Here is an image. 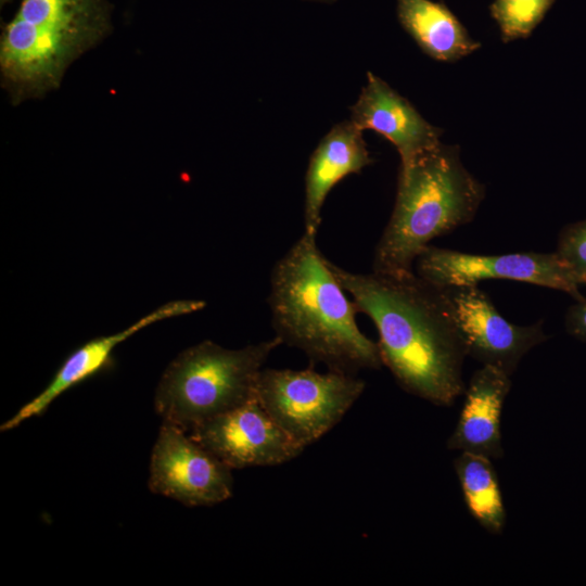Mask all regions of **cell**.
<instances>
[{"instance_id":"obj_1","label":"cell","mask_w":586,"mask_h":586,"mask_svg":"<svg viewBox=\"0 0 586 586\" xmlns=\"http://www.w3.org/2000/svg\"><path fill=\"white\" fill-rule=\"evenodd\" d=\"M329 265L374 323L382 364L397 384L437 406L453 405L466 391L467 352L446 289L413 270L356 273Z\"/></svg>"},{"instance_id":"obj_2","label":"cell","mask_w":586,"mask_h":586,"mask_svg":"<svg viewBox=\"0 0 586 586\" xmlns=\"http://www.w3.org/2000/svg\"><path fill=\"white\" fill-rule=\"evenodd\" d=\"M345 292L316 235L304 232L271 271L268 304L276 335L328 370L379 369L378 343L360 331L359 310Z\"/></svg>"},{"instance_id":"obj_3","label":"cell","mask_w":586,"mask_h":586,"mask_svg":"<svg viewBox=\"0 0 586 586\" xmlns=\"http://www.w3.org/2000/svg\"><path fill=\"white\" fill-rule=\"evenodd\" d=\"M109 0H22L2 25L0 81L11 103L56 90L78 58L113 30Z\"/></svg>"},{"instance_id":"obj_4","label":"cell","mask_w":586,"mask_h":586,"mask_svg":"<svg viewBox=\"0 0 586 586\" xmlns=\"http://www.w3.org/2000/svg\"><path fill=\"white\" fill-rule=\"evenodd\" d=\"M485 186L442 142L400 165L395 205L374 250L372 271L413 270L430 242L472 221Z\"/></svg>"},{"instance_id":"obj_5","label":"cell","mask_w":586,"mask_h":586,"mask_svg":"<svg viewBox=\"0 0 586 586\" xmlns=\"http://www.w3.org/2000/svg\"><path fill=\"white\" fill-rule=\"evenodd\" d=\"M282 344L275 335L230 349L203 341L178 354L163 372L154 407L164 422L189 432L195 425L256 397L258 375Z\"/></svg>"},{"instance_id":"obj_6","label":"cell","mask_w":586,"mask_h":586,"mask_svg":"<svg viewBox=\"0 0 586 586\" xmlns=\"http://www.w3.org/2000/svg\"><path fill=\"white\" fill-rule=\"evenodd\" d=\"M365 386V381L352 373L263 368L256 397L279 425L305 448L344 418Z\"/></svg>"},{"instance_id":"obj_7","label":"cell","mask_w":586,"mask_h":586,"mask_svg":"<svg viewBox=\"0 0 586 586\" xmlns=\"http://www.w3.org/2000/svg\"><path fill=\"white\" fill-rule=\"evenodd\" d=\"M416 273L442 288L479 285L488 279L514 280L583 297L582 285L556 252L499 255L464 253L429 245L416 260Z\"/></svg>"},{"instance_id":"obj_8","label":"cell","mask_w":586,"mask_h":586,"mask_svg":"<svg viewBox=\"0 0 586 586\" xmlns=\"http://www.w3.org/2000/svg\"><path fill=\"white\" fill-rule=\"evenodd\" d=\"M231 471L187 431L163 421L151 454V492L190 507L220 504L232 496Z\"/></svg>"},{"instance_id":"obj_9","label":"cell","mask_w":586,"mask_h":586,"mask_svg":"<svg viewBox=\"0 0 586 586\" xmlns=\"http://www.w3.org/2000/svg\"><path fill=\"white\" fill-rule=\"evenodd\" d=\"M188 433L231 470L282 464L305 449L257 397L203 421Z\"/></svg>"},{"instance_id":"obj_10","label":"cell","mask_w":586,"mask_h":586,"mask_svg":"<svg viewBox=\"0 0 586 586\" xmlns=\"http://www.w3.org/2000/svg\"><path fill=\"white\" fill-rule=\"evenodd\" d=\"M445 289L467 356L482 365L511 377L523 356L547 340L542 321L528 326L508 321L479 285Z\"/></svg>"},{"instance_id":"obj_11","label":"cell","mask_w":586,"mask_h":586,"mask_svg":"<svg viewBox=\"0 0 586 586\" xmlns=\"http://www.w3.org/2000/svg\"><path fill=\"white\" fill-rule=\"evenodd\" d=\"M204 306L205 303L199 300L171 301L123 331L92 339L79 346L63 361L49 384L1 425V431L12 430L33 417L41 416L71 387L109 368L114 348L140 330L157 321L198 311Z\"/></svg>"},{"instance_id":"obj_12","label":"cell","mask_w":586,"mask_h":586,"mask_svg":"<svg viewBox=\"0 0 586 586\" xmlns=\"http://www.w3.org/2000/svg\"><path fill=\"white\" fill-rule=\"evenodd\" d=\"M351 120L360 130L371 129L387 139L400 156V165L441 143L442 129L428 123L416 107L371 72Z\"/></svg>"},{"instance_id":"obj_13","label":"cell","mask_w":586,"mask_h":586,"mask_svg":"<svg viewBox=\"0 0 586 586\" xmlns=\"http://www.w3.org/2000/svg\"><path fill=\"white\" fill-rule=\"evenodd\" d=\"M510 387V375L506 372L488 365L477 369L464 391V403L447 448L492 460L501 458L500 417Z\"/></svg>"},{"instance_id":"obj_14","label":"cell","mask_w":586,"mask_h":586,"mask_svg":"<svg viewBox=\"0 0 586 586\" xmlns=\"http://www.w3.org/2000/svg\"><path fill=\"white\" fill-rule=\"evenodd\" d=\"M371 163L362 130L351 119L332 127L311 154L306 171L304 232L317 235L321 209L331 189Z\"/></svg>"},{"instance_id":"obj_15","label":"cell","mask_w":586,"mask_h":586,"mask_svg":"<svg viewBox=\"0 0 586 586\" xmlns=\"http://www.w3.org/2000/svg\"><path fill=\"white\" fill-rule=\"evenodd\" d=\"M397 16L421 50L434 60L454 62L481 46L443 2L397 0Z\"/></svg>"},{"instance_id":"obj_16","label":"cell","mask_w":586,"mask_h":586,"mask_svg":"<svg viewBox=\"0 0 586 586\" xmlns=\"http://www.w3.org/2000/svg\"><path fill=\"white\" fill-rule=\"evenodd\" d=\"M455 470L472 517L489 533H501L506 511L492 459L460 453L455 460Z\"/></svg>"},{"instance_id":"obj_17","label":"cell","mask_w":586,"mask_h":586,"mask_svg":"<svg viewBox=\"0 0 586 586\" xmlns=\"http://www.w3.org/2000/svg\"><path fill=\"white\" fill-rule=\"evenodd\" d=\"M556 0H495L491 14L504 42L528 37Z\"/></svg>"},{"instance_id":"obj_18","label":"cell","mask_w":586,"mask_h":586,"mask_svg":"<svg viewBox=\"0 0 586 586\" xmlns=\"http://www.w3.org/2000/svg\"><path fill=\"white\" fill-rule=\"evenodd\" d=\"M555 252L569 266L579 283L586 284V218L570 224L560 231Z\"/></svg>"},{"instance_id":"obj_19","label":"cell","mask_w":586,"mask_h":586,"mask_svg":"<svg viewBox=\"0 0 586 586\" xmlns=\"http://www.w3.org/2000/svg\"><path fill=\"white\" fill-rule=\"evenodd\" d=\"M565 328L572 336L586 341V296L575 301L568 309Z\"/></svg>"},{"instance_id":"obj_20","label":"cell","mask_w":586,"mask_h":586,"mask_svg":"<svg viewBox=\"0 0 586 586\" xmlns=\"http://www.w3.org/2000/svg\"><path fill=\"white\" fill-rule=\"evenodd\" d=\"M11 1H13V0H0V5L3 7L5 4L10 3Z\"/></svg>"},{"instance_id":"obj_21","label":"cell","mask_w":586,"mask_h":586,"mask_svg":"<svg viewBox=\"0 0 586 586\" xmlns=\"http://www.w3.org/2000/svg\"><path fill=\"white\" fill-rule=\"evenodd\" d=\"M320 1H333V0H320Z\"/></svg>"}]
</instances>
